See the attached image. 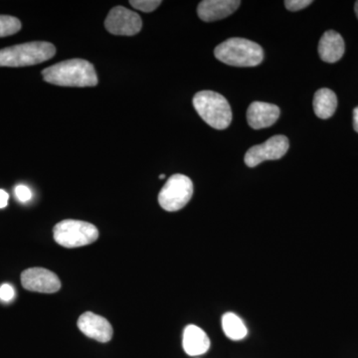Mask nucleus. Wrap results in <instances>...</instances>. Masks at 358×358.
Returning a JSON list of instances; mask_svg holds the SVG:
<instances>
[{"label":"nucleus","mask_w":358,"mask_h":358,"mask_svg":"<svg viewBox=\"0 0 358 358\" xmlns=\"http://www.w3.org/2000/svg\"><path fill=\"white\" fill-rule=\"evenodd\" d=\"M42 76L47 83L61 87H95L98 76L92 63L83 59H71L63 61L42 71Z\"/></svg>","instance_id":"obj_1"},{"label":"nucleus","mask_w":358,"mask_h":358,"mask_svg":"<svg viewBox=\"0 0 358 358\" xmlns=\"http://www.w3.org/2000/svg\"><path fill=\"white\" fill-rule=\"evenodd\" d=\"M214 55L220 62L234 67H255L264 59L262 47L245 38H230L219 44Z\"/></svg>","instance_id":"obj_2"},{"label":"nucleus","mask_w":358,"mask_h":358,"mask_svg":"<svg viewBox=\"0 0 358 358\" xmlns=\"http://www.w3.org/2000/svg\"><path fill=\"white\" fill-rule=\"evenodd\" d=\"M56 54V48L49 42L35 41L14 45L0 50V67H25L40 64Z\"/></svg>","instance_id":"obj_3"},{"label":"nucleus","mask_w":358,"mask_h":358,"mask_svg":"<svg viewBox=\"0 0 358 358\" xmlns=\"http://www.w3.org/2000/svg\"><path fill=\"white\" fill-rule=\"evenodd\" d=\"M193 106L201 119L213 129H227L232 122L229 103L216 92H199L193 98Z\"/></svg>","instance_id":"obj_4"},{"label":"nucleus","mask_w":358,"mask_h":358,"mask_svg":"<svg viewBox=\"0 0 358 358\" xmlns=\"http://www.w3.org/2000/svg\"><path fill=\"white\" fill-rule=\"evenodd\" d=\"M54 240L65 248H78L94 243L99 238V230L93 224L85 221H61L53 229Z\"/></svg>","instance_id":"obj_5"},{"label":"nucleus","mask_w":358,"mask_h":358,"mask_svg":"<svg viewBox=\"0 0 358 358\" xmlns=\"http://www.w3.org/2000/svg\"><path fill=\"white\" fill-rule=\"evenodd\" d=\"M193 183L192 179L183 174H174L167 179L166 185L160 190L159 203L164 210H180L192 199Z\"/></svg>","instance_id":"obj_6"},{"label":"nucleus","mask_w":358,"mask_h":358,"mask_svg":"<svg viewBox=\"0 0 358 358\" xmlns=\"http://www.w3.org/2000/svg\"><path fill=\"white\" fill-rule=\"evenodd\" d=\"M105 27L110 33L121 36H133L143 27L141 16L124 6H115L108 14Z\"/></svg>","instance_id":"obj_7"},{"label":"nucleus","mask_w":358,"mask_h":358,"mask_svg":"<svg viewBox=\"0 0 358 358\" xmlns=\"http://www.w3.org/2000/svg\"><path fill=\"white\" fill-rule=\"evenodd\" d=\"M289 147V143L287 136H272L262 145L250 148L245 155V164L247 166L255 167L266 160L282 159L288 152Z\"/></svg>","instance_id":"obj_8"},{"label":"nucleus","mask_w":358,"mask_h":358,"mask_svg":"<svg viewBox=\"0 0 358 358\" xmlns=\"http://www.w3.org/2000/svg\"><path fill=\"white\" fill-rule=\"evenodd\" d=\"M23 288L30 292L54 294L61 288L58 275L44 268H29L21 274Z\"/></svg>","instance_id":"obj_9"},{"label":"nucleus","mask_w":358,"mask_h":358,"mask_svg":"<svg viewBox=\"0 0 358 358\" xmlns=\"http://www.w3.org/2000/svg\"><path fill=\"white\" fill-rule=\"evenodd\" d=\"M80 331L92 339L100 343H108L113 338V327L105 317L87 312L78 320Z\"/></svg>","instance_id":"obj_10"},{"label":"nucleus","mask_w":358,"mask_h":358,"mask_svg":"<svg viewBox=\"0 0 358 358\" xmlns=\"http://www.w3.org/2000/svg\"><path fill=\"white\" fill-rule=\"evenodd\" d=\"M238 0H204L197 7L199 18L205 22H212L228 17L239 8Z\"/></svg>","instance_id":"obj_11"},{"label":"nucleus","mask_w":358,"mask_h":358,"mask_svg":"<svg viewBox=\"0 0 358 358\" xmlns=\"http://www.w3.org/2000/svg\"><path fill=\"white\" fill-rule=\"evenodd\" d=\"M279 117V107L273 103L254 102L247 110V121L254 129L268 128L278 121Z\"/></svg>","instance_id":"obj_12"},{"label":"nucleus","mask_w":358,"mask_h":358,"mask_svg":"<svg viewBox=\"0 0 358 358\" xmlns=\"http://www.w3.org/2000/svg\"><path fill=\"white\" fill-rule=\"evenodd\" d=\"M345 45L343 37L334 30H329L322 35L319 43V55L327 63H336L343 58Z\"/></svg>","instance_id":"obj_13"},{"label":"nucleus","mask_w":358,"mask_h":358,"mask_svg":"<svg viewBox=\"0 0 358 358\" xmlns=\"http://www.w3.org/2000/svg\"><path fill=\"white\" fill-rule=\"evenodd\" d=\"M183 350L190 357H199L208 352L210 339L203 329L196 326H187L183 331Z\"/></svg>","instance_id":"obj_14"},{"label":"nucleus","mask_w":358,"mask_h":358,"mask_svg":"<svg viewBox=\"0 0 358 358\" xmlns=\"http://www.w3.org/2000/svg\"><path fill=\"white\" fill-rule=\"evenodd\" d=\"M338 108V98L329 89H320L313 96V110L317 117L322 120L333 117Z\"/></svg>","instance_id":"obj_15"},{"label":"nucleus","mask_w":358,"mask_h":358,"mask_svg":"<svg viewBox=\"0 0 358 358\" xmlns=\"http://www.w3.org/2000/svg\"><path fill=\"white\" fill-rule=\"evenodd\" d=\"M222 329L226 336L232 341H241L248 334L243 320L233 313H227L223 315Z\"/></svg>","instance_id":"obj_16"},{"label":"nucleus","mask_w":358,"mask_h":358,"mask_svg":"<svg viewBox=\"0 0 358 358\" xmlns=\"http://www.w3.org/2000/svg\"><path fill=\"white\" fill-rule=\"evenodd\" d=\"M21 29L18 18L9 15H0V37L10 36Z\"/></svg>","instance_id":"obj_17"},{"label":"nucleus","mask_w":358,"mask_h":358,"mask_svg":"<svg viewBox=\"0 0 358 358\" xmlns=\"http://www.w3.org/2000/svg\"><path fill=\"white\" fill-rule=\"evenodd\" d=\"M129 4L134 8L143 13H152L162 4V1L160 0H131Z\"/></svg>","instance_id":"obj_18"},{"label":"nucleus","mask_w":358,"mask_h":358,"mask_svg":"<svg viewBox=\"0 0 358 358\" xmlns=\"http://www.w3.org/2000/svg\"><path fill=\"white\" fill-rule=\"evenodd\" d=\"M14 193H15L16 199L22 202V203H26V202L30 201L32 199L31 189L26 185L16 186Z\"/></svg>","instance_id":"obj_19"},{"label":"nucleus","mask_w":358,"mask_h":358,"mask_svg":"<svg viewBox=\"0 0 358 358\" xmlns=\"http://www.w3.org/2000/svg\"><path fill=\"white\" fill-rule=\"evenodd\" d=\"M312 3V0H287V1H285V6L288 10L296 13V11L301 10V9L310 6Z\"/></svg>","instance_id":"obj_20"},{"label":"nucleus","mask_w":358,"mask_h":358,"mask_svg":"<svg viewBox=\"0 0 358 358\" xmlns=\"http://www.w3.org/2000/svg\"><path fill=\"white\" fill-rule=\"evenodd\" d=\"M15 296V289L9 284H3L0 287V300L2 301H13Z\"/></svg>","instance_id":"obj_21"},{"label":"nucleus","mask_w":358,"mask_h":358,"mask_svg":"<svg viewBox=\"0 0 358 358\" xmlns=\"http://www.w3.org/2000/svg\"><path fill=\"white\" fill-rule=\"evenodd\" d=\"M9 195L6 190L0 189V208H6L8 204Z\"/></svg>","instance_id":"obj_22"},{"label":"nucleus","mask_w":358,"mask_h":358,"mask_svg":"<svg viewBox=\"0 0 358 358\" xmlns=\"http://www.w3.org/2000/svg\"><path fill=\"white\" fill-rule=\"evenodd\" d=\"M353 128L358 133V107L353 110Z\"/></svg>","instance_id":"obj_23"},{"label":"nucleus","mask_w":358,"mask_h":358,"mask_svg":"<svg viewBox=\"0 0 358 358\" xmlns=\"http://www.w3.org/2000/svg\"><path fill=\"white\" fill-rule=\"evenodd\" d=\"M355 13H357V16L358 18V1L355 2Z\"/></svg>","instance_id":"obj_24"},{"label":"nucleus","mask_w":358,"mask_h":358,"mask_svg":"<svg viewBox=\"0 0 358 358\" xmlns=\"http://www.w3.org/2000/svg\"><path fill=\"white\" fill-rule=\"evenodd\" d=\"M164 178H166V176H164V174H162V176H159L160 179H164Z\"/></svg>","instance_id":"obj_25"}]
</instances>
